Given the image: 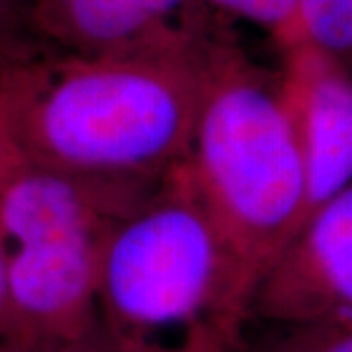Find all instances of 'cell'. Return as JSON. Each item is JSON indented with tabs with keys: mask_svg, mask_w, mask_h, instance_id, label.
I'll use <instances>...</instances> for the list:
<instances>
[{
	"mask_svg": "<svg viewBox=\"0 0 352 352\" xmlns=\"http://www.w3.org/2000/svg\"><path fill=\"white\" fill-rule=\"evenodd\" d=\"M208 41L180 53L88 57L36 39L0 59V129L65 175L151 194L186 161Z\"/></svg>",
	"mask_w": 352,
	"mask_h": 352,
	"instance_id": "obj_1",
	"label": "cell"
},
{
	"mask_svg": "<svg viewBox=\"0 0 352 352\" xmlns=\"http://www.w3.org/2000/svg\"><path fill=\"white\" fill-rule=\"evenodd\" d=\"M256 284L182 164L110 227L98 323L127 352H247Z\"/></svg>",
	"mask_w": 352,
	"mask_h": 352,
	"instance_id": "obj_2",
	"label": "cell"
},
{
	"mask_svg": "<svg viewBox=\"0 0 352 352\" xmlns=\"http://www.w3.org/2000/svg\"><path fill=\"white\" fill-rule=\"evenodd\" d=\"M184 168L258 282L300 226L305 175L280 67L252 59L229 24L206 45Z\"/></svg>",
	"mask_w": 352,
	"mask_h": 352,
	"instance_id": "obj_3",
	"label": "cell"
},
{
	"mask_svg": "<svg viewBox=\"0 0 352 352\" xmlns=\"http://www.w3.org/2000/svg\"><path fill=\"white\" fill-rule=\"evenodd\" d=\"M151 194L65 175L28 157L0 129V243L8 286V325L0 346L65 342L98 325L108 231Z\"/></svg>",
	"mask_w": 352,
	"mask_h": 352,
	"instance_id": "obj_4",
	"label": "cell"
},
{
	"mask_svg": "<svg viewBox=\"0 0 352 352\" xmlns=\"http://www.w3.org/2000/svg\"><path fill=\"white\" fill-rule=\"evenodd\" d=\"M252 317L272 327H352V182L303 219L264 270Z\"/></svg>",
	"mask_w": 352,
	"mask_h": 352,
	"instance_id": "obj_5",
	"label": "cell"
},
{
	"mask_svg": "<svg viewBox=\"0 0 352 352\" xmlns=\"http://www.w3.org/2000/svg\"><path fill=\"white\" fill-rule=\"evenodd\" d=\"M34 34L88 57L198 50L221 22L201 0H25Z\"/></svg>",
	"mask_w": 352,
	"mask_h": 352,
	"instance_id": "obj_6",
	"label": "cell"
},
{
	"mask_svg": "<svg viewBox=\"0 0 352 352\" xmlns=\"http://www.w3.org/2000/svg\"><path fill=\"white\" fill-rule=\"evenodd\" d=\"M280 53L305 175L302 226L352 182V73L309 43H292Z\"/></svg>",
	"mask_w": 352,
	"mask_h": 352,
	"instance_id": "obj_7",
	"label": "cell"
},
{
	"mask_svg": "<svg viewBox=\"0 0 352 352\" xmlns=\"http://www.w3.org/2000/svg\"><path fill=\"white\" fill-rule=\"evenodd\" d=\"M309 43L352 73V0H300L296 24L280 45Z\"/></svg>",
	"mask_w": 352,
	"mask_h": 352,
	"instance_id": "obj_8",
	"label": "cell"
},
{
	"mask_svg": "<svg viewBox=\"0 0 352 352\" xmlns=\"http://www.w3.org/2000/svg\"><path fill=\"white\" fill-rule=\"evenodd\" d=\"M221 22L241 20L268 32L278 47L289 38L300 8V0H201Z\"/></svg>",
	"mask_w": 352,
	"mask_h": 352,
	"instance_id": "obj_9",
	"label": "cell"
},
{
	"mask_svg": "<svg viewBox=\"0 0 352 352\" xmlns=\"http://www.w3.org/2000/svg\"><path fill=\"white\" fill-rule=\"evenodd\" d=\"M247 352H352V327H274Z\"/></svg>",
	"mask_w": 352,
	"mask_h": 352,
	"instance_id": "obj_10",
	"label": "cell"
},
{
	"mask_svg": "<svg viewBox=\"0 0 352 352\" xmlns=\"http://www.w3.org/2000/svg\"><path fill=\"white\" fill-rule=\"evenodd\" d=\"M25 0H0V59L36 41Z\"/></svg>",
	"mask_w": 352,
	"mask_h": 352,
	"instance_id": "obj_11",
	"label": "cell"
},
{
	"mask_svg": "<svg viewBox=\"0 0 352 352\" xmlns=\"http://www.w3.org/2000/svg\"><path fill=\"white\" fill-rule=\"evenodd\" d=\"M0 352H127L122 346H118L108 333L100 327V323L92 329L90 333L65 342L45 344V346H34V349H6L0 346Z\"/></svg>",
	"mask_w": 352,
	"mask_h": 352,
	"instance_id": "obj_12",
	"label": "cell"
},
{
	"mask_svg": "<svg viewBox=\"0 0 352 352\" xmlns=\"http://www.w3.org/2000/svg\"><path fill=\"white\" fill-rule=\"evenodd\" d=\"M8 325V286H6V266H4V252L0 243V344L6 337Z\"/></svg>",
	"mask_w": 352,
	"mask_h": 352,
	"instance_id": "obj_13",
	"label": "cell"
}]
</instances>
